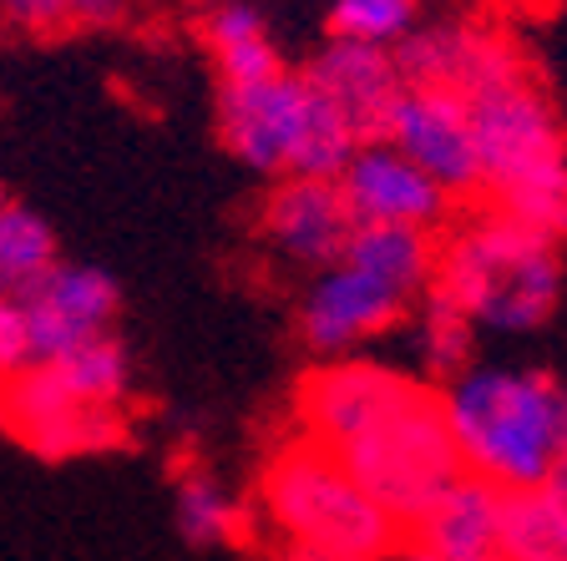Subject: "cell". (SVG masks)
<instances>
[{
    "label": "cell",
    "instance_id": "13",
    "mask_svg": "<svg viewBox=\"0 0 567 561\" xmlns=\"http://www.w3.org/2000/svg\"><path fill=\"white\" fill-rule=\"evenodd\" d=\"M259 222H264V238H269L289 263L330 269V263H340L344 243H350L354 212L334 177L289 173V177H274Z\"/></svg>",
    "mask_w": 567,
    "mask_h": 561
},
{
    "label": "cell",
    "instance_id": "3",
    "mask_svg": "<svg viewBox=\"0 0 567 561\" xmlns=\"http://www.w3.org/2000/svg\"><path fill=\"white\" fill-rule=\"evenodd\" d=\"M431 289L446 293L472 324L496 334H532L563 299V263L557 243L492 212L461 228L436 253Z\"/></svg>",
    "mask_w": 567,
    "mask_h": 561
},
{
    "label": "cell",
    "instance_id": "8",
    "mask_svg": "<svg viewBox=\"0 0 567 561\" xmlns=\"http://www.w3.org/2000/svg\"><path fill=\"white\" fill-rule=\"evenodd\" d=\"M385 142L411 157L436 187H446L451 198L482 193L472 112H466V96L451 86H405L390 106Z\"/></svg>",
    "mask_w": 567,
    "mask_h": 561
},
{
    "label": "cell",
    "instance_id": "31",
    "mask_svg": "<svg viewBox=\"0 0 567 561\" xmlns=\"http://www.w3.org/2000/svg\"><path fill=\"white\" fill-rule=\"evenodd\" d=\"M6 202H11V193H6V183H0V208H6Z\"/></svg>",
    "mask_w": 567,
    "mask_h": 561
},
{
    "label": "cell",
    "instance_id": "1",
    "mask_svg": "<svg viewBox=\"0 0 567 561\" xmlns=\"http://www.w3.org/2000/svg\"><path fill=\"white\" fill-rule=\"evenodd\" d=\"M441 415L461 466L502 491L543 486L567 456V385L547 370L472 364L446 380Z\"/></svg>",
    "mask_w": 567,
    "mask_h": 561
},
{
    "label": "cell",
    "instance_id": "16",
    "mask_svg": "<svg viewBox=\"0 0 567 561\" xmlns=\"http://www.w3.org/2000/svg\"><path fill=\"white\" fill-rule=\"evenodd\" d=\"M340 263L370 273L375 283H385L415 304L431 289V273H436V243L425 228H405V222H354Z\"/></svg>",
    "mask_w": 567,
    "mask_h": 561
},
{
    "label": "cell",
    "instance_id": "18",
    "mask_svg": "<svg viewBox=\"0 0 567 561\" xmlns=\"http://www.w3.org/2000/svg\"><path fill=\"white\" fill-rule=\"evenodd\" d=\"M502 561H567V511L547 486L502 491V527H496Z\"/></svg>",
    "mask_w": 567,
    "mask_h": 561
},
{
    "label": "cell",
    "instance_id": "19",
    "mask_svg": "<svg viewBox=\"0 0 567 561\" xmlns=\"http://www.w3.org/2000/svg\"><path fill=\"white\" fill-rule=\"evenodd\" d=\"M56 380L82 399V405H106V409H122L127 405V389H132V360H127V344L117 334H92L86 344L66 350L61 360H51Z\"/></svg>",
    "mask_w": 567,
    "mask_h": 561
},
{
    "label": "cell",
    "instance_id": "12",
    "mask_svg": "<svg viewBox=\"0 0 567 561\" xmlns=\"http://www.w3.org/2000/svg\"><path fill=\"white\" fill-rule=\"evenodd\" d=\"M334 183H340L354 222H405V228H425L431 233V228H441L451 218V202H456L446 187L431 183L385 137L360 142Z\"/></svg>",
    "mask_w": 567,
    "mask_h": 561
},
{
    "label": "cell",
    "instance_id": "32",
    "mask_svg": "<svg viewBox=\"0 0 567 561\" xmlns=\"http://www.w3.org/2000/svg\"><path fill=\"white\" fill-rule=\"evenodd\" d=\"M0 425H6V420H0Z\"/></svg>",
    "mask_w": 567,
    "mask_h": 561
},
{
    "label": "cell",
    "instance_id": "6",
    "mask_svg": "<svg viewBox=\"0 0 567 561\" xmlns=\"http://www.w3.org/2000/svg\"><path fill=\"white\" fill-rule=\"evenodd\" d=\"M330 456L350 470L354 486L401 531H411L425 506L466 470L456 456V445H451L436 385H425L395 415H385L380 425H370L365 435H354L350 445H340Z\"/></svg>",
    "mask_w": 567,
    "mask_h": 561
},
{
    "label": "cell",
    "instance_id": "24",
    "mask_svg": "<svg viewBox=\"0 0 567 561\" xmlns=\"http://www.w3.org/2000/svg\"><path fill=\"white\" fill-rule=\"evenodd\" d=\"M456 41H461V25L431 21V25H415L401 46H390L405 86H451V76H456Z\"/></svg>",
    "mask_w": 567,
    "mask_h": 561
},
{
    "label": "cell",
    "instance_id": "17",
    "mask_svg": "<svg viewBox=\"0 0 567 561\" xmlns=\"http://www.w3.org/2000/svg\"><path fill=\"white\" fill-rule=\"evenodd\" d=\"M203 46L213 56L218 86H248L284 71L274 31L254 0H213L203 15Z\"/></svg>",
    "mask_w": 567,
    "mask_h": 561
},
{
    "label": "cell",
    "instance_id": "26",
    "mask_svg": "<svg viewBox=\"0 0 567 561\" xmlns=\"http://www.w3.org/2000/svg\"><path fill=\"white\" fill-rule=\"evenodd\" d=\"M0 15L16 25V31H61L71 25V0H0Z\"/></svg>",
    "mask_w": 567,
    "mask_h": 561
},
{
    "label": "cell",
    "instance_id": "20",
    "mask_svg": "<svg viewBox=\"0 0 567 561\" xmlns=\"http://www.w3.org/2000/svg\"><path fill=\"white\" fill-rule=\"evenodd\" d=\"M173 516L183 541H193V547H238V541H248V511L208 470H188L177 480Z\"/></svg>",
    "mask_w": 567,
    "mask_h": 561
},
{
    "label": "cell",
    "instance_id": "27",
    "mask_svg": "<svg viewBox=\"0 0 567 561\" xmlns=\"http://www.w3.org/2000/svg\"><path fill=\"white\" fill-rule=\"evenodd\" d=\"M127 15V0H71V25H117Z\"/></svg>",
    "mask_w": 567,
    "mask_h": 561
},
{
    "label": "cell",
    "instance_id": "2",
    "mask_svg": "<svg viewBox=\"0 0 567 561\" xmlns=\"http://www.w3.org/2000/svg\"><path fill=\"white\" fill-rule=\"evenodd\" d=\"M476 137L482 187L496 198V212L547 243L567 238V137L557 106L532 82L527 71H512L502 82L466 96Z\"/></svg>",
    "mask_w": 567,
    "mask_h": 561
},
{
    "label": "cell",
    "instance_id": "28",
    "mask_svg": "<svg viewBox=\"0 0 567 561\" xmlns=\"http://www.w3.org/2000/svg\"><path fill=\"white\" fill-rule=\"evenodd\" d=\"M543 486H547V491H553V496H557V501H563V511H567V456H563V460H557V466H553V476H547V480H543Z\"/></svg>",
    "mask_w": 567,
    "mask_h": 561
},
{
    "label": "cell",
    "instance_id": "4",
    "mask_svg": "<svg viewBox=\"0 0 567 561\" xmlns=\"http://www.w3.org/2000/svg\"><path fill=\"white\" fill-rule=\"evenodd\" d=\"M218 142L259 177H340L360 147L305 71L289 66L248 86H218Z\"/></svg>",
    "mask_w": 567,
    "mask_h": 561
},
{
    "label": "cell",
    "instance_id": "22",
    "mask_svg": "<svg viewBox=\"0 0 567 561\" xmlns=\"http://www.w3.org/2000/svg\"><path fill=\"white\" fill-rule=\"evenodd\" d=\"M415 329H421V364L431 380H456L461 370H472L476 350V324L451 304L446 293L425 289L415 299Z\"/></svg>",
    "mask_w": 567,
    "mask_h": 561
},
{
    "label": "cell",
    "instance_id": "7",
    "mask_svg": "<svg viewBox=\"0 0 567 561\" xmlns=\"http://www.w3.org/2000/svg\"><path fill=\"white\" fill-rule=\"evenodd\" d=\"M0 430H16V440L31 456L66 460V456H92V450H117L127 440V420L122 409L82 405L66 385L56 380L51 364H31V370L11 374L0 385Z\"/></svg>",
    "mask_w": 567,
    "mask_h": 561
},
{
    "label": "cell",
    "instance_id": "15",
    "mask_svg": "<svg viewBox=\"0 0 567 561\" xmlns=\"http://www.w3.org/2000/svg\"><path fill=\"white\" fill-rule=\"evenodd\" d=\"M496 527H502V486H492L476 470H461L421 511L411 541L441 561H502Z\"/></svg>",
    "mask_w": 567,
    "mask_h": 561
},
{
    "label": "cell",
    "instance_id": "14",
    "mask_svg": "<svg viewBox=\"0 0 567 561\" xmlns=\"http://www.w3.org/2000/svg\"><path fill=\"white\" fill-rule=\"evenodd\" d=\"M309 86L344 117V127L354 132V142L385 137L390 106L405 92V76L395 66V51L365 46V41H324L305 66Z\"/></svg>",
    "mask_w": 567,
    "mask_h": 561
},
{
    "label": "cell",
    "instance_id": "21",
    "mask_svg": "<svg viewBox=\"0 0 567 561\" xmlns=\"http://www.w3.org/2000/svg\"><path fill=\"white\" fill-rule=\"evenodd\" d=\"M56 228L25 202L0 208V293H25L56 263Z\"/></svg>",
    "mask_w": 567,
    "mask_h": 561
},
{
    "label": "cell",
    "instance_id": "10",
    "mask_svg": "<svg viewBox=\"0 0 567 561\" xmlns=\"http://www.w3.org/2000/svg\"><path fill=\"white\" fill-rule=\"evenodd\" d=\"M16 299L25 309L35 364L61 360L92 334H112L122 314V283L112 273L96 263H61V258Z\"/></svg>",
    "mask_w": 567,
    "mask_h": 561
},
{
    "label": "cell",
    "instance_id": "9",
    "mask_svg": "<svg viewBox=\"0 0 567 561\" xmlns=\"http://www.w3.org/2000/svg\"><path fill=\"white\" fill-rule=\"evenodd\" d=\"M421 380L401 370H385V364L370 360H334L319 364V370L305 374L299 385V420H305V435L324 450H340L354 435H365L370 425H380L385 415L405 405V399L421 395Z\"/></svg>",
    "mask_w": 567,
    "mask_h": 561
},
{
    "label": "cell",
    "instance_id": "5",
    "mask_svg": "<svg viewBox=\"0 0 567 561\" xmlns=\"http://www.w3.org/2000/svg\"><path fill=\"white\" fill-rule=\"evenodd\" d=\"M259 496L274 531L284 537V547L324 551V557H344V561H385L401 547V527L315 440L289 445L264 470Z\"/></svg>",
    "mask_w": 567,
    "mask_h": 561
},
{
    "label": "cell",
    "instance_id": "25",
    "mask_svg": "<svg viewBox=\"0 0 567 561\" xmlns=\"http://www.w3.org/2000/svg\"><path fill=\"white\" fill-rule=\"evenodd\" d=\"M35 354H31V329H25V309L16 293H0V385L11 374L31 370Z\"/></svg>",
    "mask_w": 567,
    "mask_h": 561
},
{
    "label": "cell",
    "instance_id": "29",
    "mask_svg": "<svg viewBox=\"0 0 567 561\" xmlns=\"http://www.w3.org/2000/svg\"><path fill=\"white\" fill-rule=\"evenodd\" d=\"M385 561H441V557H431V551H425V547H415V541H405V547H395Z\"/></svg>",
    "mask_w": 567,
    "mask_h": 561
},
{
    "label": "cell",
    "instance_id": "11",
    "mask_svg": "<svg viewBox=\"0 0 567 561\" xmlns=\"http://www.w3.org/2000/svg\"><path fill=\"white\" fill-rule=\"evenodd\" d=\"M405 314H411V299L350 263H330V269H315V283L299 299V340L315 360H340L354 344L390 334Z\"/></svg>",
    "mask_w": 567,
    "mask_h": 561
},
{
    "label": "cell",
    "instance_id": "23",
    "mask_svg": "<svg viewBox=\"0 0 567 561\" xmlns=\"http://www.w3.org/2000/svg\"><path fill=\"white\" fill-rule=\"evenodd\" d=\"M324 25L334 41H365L390 51L421 25V0H330Z\"/></svg>",
    "mask_w": 567,
    "mask_h": 561
},
{
    "label": "cell",
    "instance_id": "30",
    "mask_svg": "<svg viewBox=\"0 0 567 561\" xmlns=\"http://www.w3.org/2000/svg\"><path fill=\"white\" fill-rule=\"evenodd\" d=\"M279 561H344V557H324V551H305V547H284Z\"/></svg>",
    "mask_w": 567,
    "mask_h": 561
}]
</instances>
